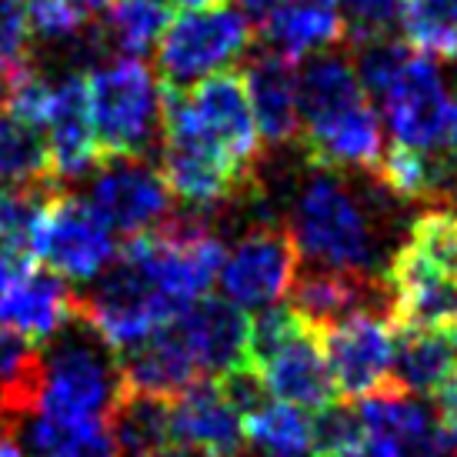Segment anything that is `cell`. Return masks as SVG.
Listing matches in <instances>:
<instances>
[{
	"instance_id": "obj_34",
	"label": "cell",
	"mask_w": 457,
	"mask_h": 457,
	"mask_svg": "<svg viewBox=\"0 0 457 457\" xmlns=\"http://www.w3.org/2000/svg\"><path fill=\"white\" fill-rule=\"evenodd\" d=\"M27 21L30 34L44 44H67L84 34V24L67 0H27Z\"/></svg>"
},
{
	"instance_id": "obj_7",
	"label": "cell",
	"mask_w": 457,
	"mask_h": 457,
	"mask_svg": "<svg viewBox=\"0 0 457 457\" xmlns=\"http://www.w3.org/2000/svg\"><path fill=\"white\" fill-rule=\"evenodd\" d=\"M30 251L57 278L90 284L114 264L117 244L114 230L94 214V207L61 187L40 204L30 228Z\"/></svg>"
},
{
	"instance_id": "obj_28",
	"label": "cell",
	"mask_w": 457,
	"mask_h": 457,
	"mask_svg": "<svg viewBox=\"0 0 457 457\" xmlns=\"http://www.w3.org/2000/svg\"><path fill=\"white\" fill-rule=\"evenodd\" d=\"M244 437L264 457H311V420L301 407L284 401H267L247 414Z\"/></svg>"
},
{
	"instance_id": "obj_44",
	"label": "cell",
	"mask_w": 457,
	"mask_h": 457,
	"mask_svg": "<svg viewBox=\"0 0 457 457\" xmlns=\"http://www.w3.org/2000/svg\"><path fill=\"white\" fill-rule=\"evenodd\" d=\"M157 457H204V454H197V451H191V447H174V451L167 447V451H161Z\"/></svg>"
},
{
	"instance_id": "obj_2",
	"label": "cell",
	"mask_w": 457,
	"mask_h": 457,
	"mask_svg": "<svg viewBox=\"0 0 457 457\" xmlns=\"http://www.w3.org/2000/svg\"><path fill=\"white\" fill-rule=\"evenodd\" d=\"M120 361L101 334L77 314L57 337L40 347L37 411L57 420H107L120 397Z\"/></svg>"
},
{
	"instance_id": "obj_22",
	"label": "cell",
	"mask_w": 457,
	"mask_h": 457,
	"mask_svg": "<svg viewBox=\"0 0 457 457\" xmlns=\"http://www.w3.org/2000/svg\"><path fill=\"white\" fill-rule=\"evenodd\" d=\"M457 370V344L441 328H394V381L411 394H437Z\"/></svg>"
},
{
	"instance_id": "obj_33",
	"label": "cell",
	"mask_w": 457,
	"mask_h": 457,
	"mask_svg": "<svg viewBox=\"0 0 457 457\" xmlns=\"http://www.w3.org/2000/svg\"><path fill=\"white\" fill-rule=\"evenodd\" d=\"M30 37L27 0H0V80L11 84L30 64Z\"/></svg>"
},
{
	"instance_id": "obj_24",
	"label": "cell",
	"mask_w": 457,
	"mask_h": 457,
	"mask_svg": "<svg viewBox=\"0 0 457 457\" xmlns=\"http://www.w3.org/2000/svg\"><path fill=\"white\" fill-rule=\"evenodd\" d=\"M0 184L40 187V191L61 187L54 180L51 147H47L44 128L11 114L7 107L0 111Z\"/></svg>"
},
{
	"instance_id": "obj_17",
	"label": "cell",
	"mask_w": 457,
	"mask_h": 457,
	"mask_svg": "<svg viewBox=\"0 0 457 457\" xmlns=\"http://www.w3.org/2000/svg\"><path fill=\"white\" fill-rule=\"evenodd\" d=\"M174 445L191 447L204 457H244V418L228 404L214 378L191 384L170 397Z\"/></svg>"
},
{
	"instance_id": "obj_12",
	"label": "cell",
	"mask_w": 457,
	"mask_h": 457,
	"mask_svg": "<svg viewBox=\"0 0 457 457\" xmlns=\"http://www.w3.org/2000/svg\"><path fill=\"white\" fill-rule=\"evenodd\" d=\"M394 328H441L457 320V278L404 241L384 267Z\"/></svg>"
},
{
	"instance_id": "obj_36",
	"label": "cell",
	"mask_w": 457,
	"mask_h": 457,
	"mask_svg": "<svg viewBox=\"0 0 457 457\" xmlns=\"http://www.w3.org/2000/svg\"><path fill=\"white\" fill-rule=\"evenodd\" d=\"M34 267V251H30V241H21V237H11V234H0V284L21 278L24 270Z\"/></svg>"
},
{
	"instance_id": "obj_23",
	"label": "cell",
	"mask_w": 457,
	"mask_h": 457,
	"mask_svg": "<svg viewBox=\"0 0 457 457\" xmlns=\"http://www.w3.org/2000/svg\"><path fill=\"white\" fill-rule=\"evenodd\" d=\"M120 457H157L174 445L170 431V401L120 387V397L107 414Z\"/></svg>"
},
{
	"instance_id": "obj_26",
	"label": "cell",
	"mask_w": 457,
	"mask_h": 457,
	"mask_svg": "<svg viewBox=\"0 0 457 457\" xmlns=\"http://www.w3.org/2000/svg\"><path fill=\"white\" fill-rule=\"evenodd\" d=\"M21 434L30 457H120L107 420H57L34 414L24 420Z\"/></svg>"
},
{
	"instance_id": "obj_27",
	"label": "cell",
	"mask_w": 457,
	"mask_h": 457,
	"mask_svg": "<svg viewBox=\"0 0 457 457\" xmlns=\"http://www.w3.org/2000/svg\"><path fill=\"white\" fill-rule=\"evenodd\" d=\"M357 414H361V424L364 431L387 441L391 447L404 445L411 437L424 434L428 428L437 424L434 411L428 404H420L411 391H404L397 381H391L381 391L368 394L357 401Z\"/></svg>"
},
{
	"instance_id": "obj_10",
	"label": "cell",
	"mask_w": 457,
	"mask_h": 457,
	"mask_svg": "<svg viewBox=\"0 0 457 457\" xmlns=\"http://www.w3.org/2000/svg\"><path fill=\"white\" fill-rule=\"evenodd\" d=\"M320 341L344 401H361L394 381V324L381 311H357L320 330Z\"/></svg>"
},
{
	"instance_id": "obj_19",
	"label": "cell",
	"mask_w": 457,
	"mask_h": 457,
	"mask_svg": "<svg viewBox=\"0 0 457 457\" xmlns=\"http://www.w3.org/2000/svg\"><path fill=\"white\" fill-rule=\"evenodd\" d=\"M251 94L257 134L267 147H287L301 140V97H297V64L264 47L244 71Z\"/></svg>"
},
{
	"instance_id": "obj_30",
	"label": "cell",
	"mask_w": 457,
	"mask_h": 457,
	"mask_svg": "<svg viewBox=\"0 0 457 457\" xmlns=\"http://www.w3.org/2000/svg\"><path fill=\"white\" fill-rule=\"evenodd\" d=\"M407 241L418 247L424 257H431L437 267L457 278V207L454 204H428L414 224Z\"/></svg>"
},
{
	"instance_id": "obj_21",
	"label": "cell",
	"mask_w": 457,
	"mask_h": 457,
	"mask_svg": "<svg viewBox=\"0 0 457 457\" xmlns=\"http://www.w3.org/2000/svg\"><path fill=\"white\" fill-rule=\"evenodd\" d=\"M347 27L334 0H284L264 17V47L287 61H304L341 47Z\"/></svg>"
},
{
	"instance_id": "obj_43",
	"label": "cell",
	"mask_w": 457,
	"mask_h": 457,
	"mask_svg": "<svg viewBox=\"0 0 457 457\" xmlns=\"http://www.w3.org/2000/svg\"><path fill=\"white\" fill-rule=\"evenodd\" d=\"M167 4H178L184 11H207V7H217L220 0H167Z\"/></svg>"
},
{
	"instance_id": "obj_31",
	"label": "cell",
	"mask_w": 457,
	"mask_h": 457,
	"mask_svg": "<svg viewBox=\"0 0 457 457\" xmlns=\"http://www.w3.org/2000/svg\"><path fill=\"white\" fill-rule=\"evenodd\" d=\"M364 434L368 431L361 424L357 404H351V401H334V404L320 407L318 414H314V420H311V454L334 457L337 451L361 441Z\"/></svg>"
},
{
	"instance_id": "obj_46",
	"label": "cell",
	"mask_w": 457,
	"mask_h": 457,
	"mask_svg": "<svg viewBox=\"0 0 457 457\" xmlns=\"http://www.w3.org/2000/svg\"><path fill=\"white\" fill-rule=\"evenodd\" d=\"M451 328H454V334H451V337H454V344H457V320H454V324H451Z\"/></svg>"
},
{
	"instance_id": "obj_1",
	"label": "cell",
	"mask_w": 457,
	"mask_h": 457,
	"mask_svg": "<svg viewBox=\"0 0 457 457\" xmlns=\"http://www.w3.org/2000/svg\"><path fill=\"white\" fill-rule=\"evenodd\" d=\"M297 257L320 270L344 274H384L381 230L370 204L337 174L318 167L301 184L287 220Z\"/></svg>"
},
{
	"instance_id": "obj_38",
	"label": "cell",
	"mask_w": 457,
	"mask_h": 457,
	"mask_svg": "<svg viewBox=\"0 0 457 457\" xmlns=\"http://www.w3.org/2000/svg\"><path fill=\"white\" fill-rule=\"evenodd\" d=\"M334 457H397V454H394V447L387 445V441L374 437V434H364L361 441H354L351 447L337 451Z\"/></svg>"
},
{
	"instance_id": "obj_32",
	"label": "cell",
	"mask_w": 457,
	"mask_h": 457,
	"mask_svg": "<svg viewBox=\"0 0 457 457\" xmlns=\"http://www.w3.org/2000/svg\"><path fill=\"white\" fill-rule=\"evenodd\" d=\"M344 17L347 37L354 44H368L378 37H391V27L401 24L404 0H334Z\"/></svg>"
},
{
	"instance_id": "obj_29",
	"label": "cell",
	"mask_w": 457,
	"mask_h": 457,
	"mask_svg": "<svg viewBox=\"0 0 457 457\" xmlns=\"http://www.w3.org/2000/svg\"><path fill=\"white\" fill-rule=\"evenodd\" d=\"M401 27L418 54L457 61V0H404Z\"/></svg>"
},
{
	"instance_id": "obj_16",
	"label": "cell",
	"mask_w": 457,
	"mask_h": 457,
	"mask_svg": "<svg viewBox=\"0 0 457 457\" xmlns=\"http://www.w3.org/2000/svg\"><path fill=\"white\" fill-rule=\"evenodd\" d=\"M174 328L184 337L194 364L204 378H220L247 364L251 318L228 297H201L184 314L174 318Z\"/></svg>"
},
{
	"instance_id": "obj_41",
	"label": "cell",
	"mask_w": 457,
	"mask_h": 457,
	"mask_svg": "<svg viewBox=\"0 0 457 457\" xmlns=\"http://www.w3.org/2000/svg\"><path fill=\"white\" fill-rule=\"evenodd\" d=\"M71 7H74V13L80 17V21H90V17H97V13H104L114 0H67Z\"/></svg>"
},
{
	"instance_id": "obj_13",
	"label": "cell",
	"mask_w": 457,
	"mask_h": 457,
	"mask_svg": "<svg viewBox=\"0 0 457 457\" xmlns=\"http://www.w3.org/2000/svg\"><path fill=\"white\" fill-rule=\"evenodd\" d=\"M307 164L324 170H364L374 174L384 157V128L370 97L314 117L301 128Z\"/></svg>"
},
{
	"instance_id": "obj_39",
	"label": "cell",
	"mask_w": 457,
	"mask_h": 457,
	"mask_svg": "<svg viewBox=\"0 0 457 457\" xmlns=\"http://www.w3.org/2000/svg\"><path fill=\"white\" fill-rule=\"evenodd\" d=\"M21 424L0 418V457H24V445H21Z\"/></svg>"
},
{
	"instance_id": "obj_18",
	"label": "cell",
	"mask_w": 457,
	"mask_h": 457,
	"mask_svg": "<svg viewBox=\"0 0 457 457\" xmlns=\"http://www.w3.org/2000/svg\"><path fill=\"white\" fill-rule=\"evenodd\" d=\"M71 320H77V294L54 270L30 267L21 278L0 284V328L17 330L34 344H47Z\"/></svg>"
},
{
	"instance_id": "obj_40",
	"label": "cell",
	"mask_w": 457,
	"mask_h": 457,
	"mask_svg": "<svg viewBox=\"0 0 457 457\" xmlns=\"http://www.w3.org/2000/svg\"><path fill=\"white\" fill-rule=\"evenodd\" d=\"M441 151L457 157V94L447 101V114H445V137H441Z\"/></svg>"
},
{
	"instance_id": "obj_35",
	"label": "cell",
	"mask_w": 457,
	"mask_h": 457,
	"mask_svg": "<svg viewBox=\"0 0 457 457\" xmlns=\"http://www.w3.org/2000/svg\"><path fill=\"white\" fill-rule=\"evenodd\" d=\"M394 454L397 457H457V437H451V434L441 428V420H437V424L428 428L424 434H418V437H411V441L394 447Z\"/></svg>"
},
{
	"instance_id": "obj_42",
	"label": "cell",
	"mask_w": 457,
	"mask_h": 457,
	"mask_svg": "<svg viewBox=\"0 0 457 457\" xmlns=\"http://www.w3.org/2000/svg\"><path fill=\"white\" fill-rule=\"evenodd\" d=\"M237 4H241V11L247 13V17H261V21H264L267 13L274 11V7H280L284 0H237Z\"/></svg>"
},
{
	"instance_id": "obj_5",
	"label": "cell",
	"mask_w": 457,
	"mask_h": 457,
	"mask_svg": "<svg viewBox=\"0 0 457 457\" xmlns=\"http://www.w3.org/2000/svg\"><path fill=\"white\" fill-rule=\"evenodd\" d=\"M77 314L101 334L114 354L137 347L144 337L178 318V311L161 297L128 244L117 251L114 264L101 278L90 280L87 291L77 294Z\"/></svg>"
},
{
	"instance_id": "obj_9",
	"label": "cell",
	"mask_w": 457,
	"mask_h": 457,
	"mask_svg": "<svg viewBox=\"0 0 457 457\" xmlns=\"http://www.w3.org/2000/svg\"><path fill=\"white\" fill-rule=\"evenodd\" d=\"M297 247L284 224L261 217L254 228H247L234 254L224 257L220 287L230 304L241 311H264L274 307L291 291L297 278Z\"/></svg>"
},
{
	"instance_id": "obj_25",
	"label": "cell",
	"mask_w": 457,
	"mask_h": 457,
	"mask_svg": "<svg viewBox=\"0 0 457 457\" xmlns=\"http://www.w3.org/2000/svg\"><path fill=\"white\" fill-rule=\"evenodd\" d=\"M167 24H170L167 0H114L94 44L97 51H114L117 57H144L161 44Z\"/></svg>"
},
{
	"instance_id": "obj_14",
	"label": "cell",
	"mask_w": 457,
	"mask_h": 457,
	"mask_svg": "<svg viewBox=\"0 0 457 457\" xmlns=\"http://www.w3.org/2000/svg\"><path fill=\"white\" fill-rule=\"evenodd\" d=\"M44 134L51 147L54 180L90 178L104 161L97 147V134L90 124V101H87V77L67 71L57 80H51L47 111H44Z\"/></svg>"
},
{
	"instance_id": "obj_45",
	"label": "cell",
	"mask_w": 457,
	"mask_h": 457,
	"mask_svg": "<svg viewBox=\"0 0 457 457\" xmlns=\"http://www.w3.org/2000/svg\"><path fill=\"white\" fill-rule=\"evenodd\" d=\"M7 107V80H0V111Z\"/></svg>"
},
{
	"instance_id": "obj_6",
	"label": "cell",
	"mask_w": 457,
	"mask_h": 457,
	"mask_svg": "<svg viewBox=\"0 0 457 457\" xmlns=\"http://www.w3.org/2000/svg\"><path fill=\"white\" fill-rule=\"evenodd\" d=\"M254 24L244 11L234 7H207L184 11L170 21L157 44V74L161 87L187 90L207 77L224 74L230 64L247 57L254 44Z\"/></svg>"
},
{
	"instance_id": "obj_15",
	"label": "cell",
	"mask_w": 457,
	"mask_h": 457,
	"mask_svg": "<svg viewBox=\"0 0 457 457\" xmlns=\"http://www.w3.org/2000/svg\"><path fill=\"white\" fill-rule=\"evenodd\" d=\"M251 368L267 384V394L284 404L320 411L337 401V384H334L328 354H324L320 330H314L304 320Z\"/></svg>"
},
{
	"instance_id": "obj_3",
	"label": "cell",
	"mask_w": 457,
	"mask_h": 457,
	"mask_svg": "<svg viewBox=\"0 0 457 457\" xmlns=\"http://www.w3.org/2000/svg\"><path fill=\"white\" fill-rule=\"evenodd\" d=\"M90 124L104 157L161 154L164 140V87L140 57H114L87 74Z\"/></svg>"
},
{
	"instance_id": "obj_11",
	"label": "cell",
	"mask_w": 457,
	"mask_h": 457,
	"mask_svg": "<svg viewBox=\"0 0 457 457\" xmlns=\"http://www.w3.org/2000/svg\"><path fill=\"white\" fill-rule=\"evenodd\" d=\"M378 101L384 104V120L401 147L441 151L451 97H447L445 74L434 64V57L418 51L407 54V61Z\"/></svg>"
},
{
	"instance_id": "obj_4",
	"label": "cell",
	"mask_w": 457,
	"mask_h": 457,
	"mask_svg": "<svg viewBox=\"0 0 457 457\" xmlns=\"http://www.w3.org/2000/svg\"><path fill=\"white\" fill-rule=\"evenodd\" d=\"M164 111L180 117L197 137L228 161L244 180L261 184L257 161H261V134L251 111V94L244 74L224 71L194 84L187 90L164 87Z\"/></svg>"
},
{
	"instance_id": "obj_8",
	"label": "cell",
	"mask_w": 457,
	"mask_h": 457,
	"mask_svg": "<svg viewBox=\"0 0 457 457\" xmlns=\"http://www.w3.org/2000/svg\"><path fill=\"white\" fill-rule=\"evenodd\" d=\"M84 201L104 224L124 237H137L170 217L174 194L161 167L144 157H104L90 174Z\"/></svg>"
},
{
	"instance_id": "obj_20",
	"label": "cell",
	"mask_w": 457,
	"mask_h": 457,
	"mask_svg": "<svg viewBox=\"0 0 457 457\" xmlns=\"http://www.w3.org/2000/svg\"><path fill=\"white\" fill-rule=\"evenodd\" d=\"M117 361H120V381L128 391L154 394V397H167V401L178 397L180 391H187L191 384L204 381L187 344L174 328V320L157 328L137 347L117 354Z\"/></svg>"
},
{
	"instance_id": "obj_37",
	"label": "cell",
	"mask_w": 457,
	"mask_h": 457,
	"mask_svg": "<svg viewBox=\"0 0 457 457\" xmlns=\"http://www.w3.org/2000/svg\"><path fill=\"white\" fill-rule=\"evenodd\" d=\"M437 420L451 437H457V370L437 387Z\"/></svg>"
}]
</instances>
